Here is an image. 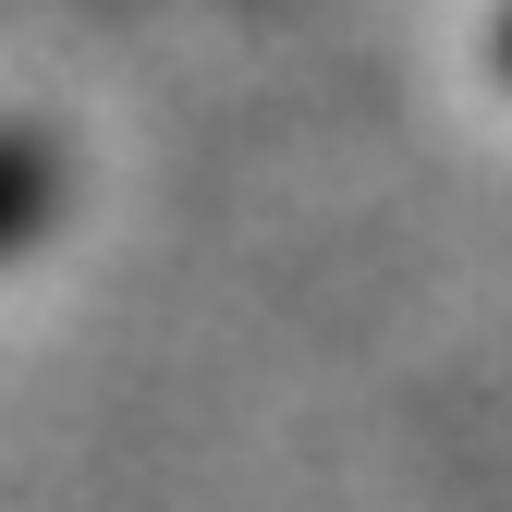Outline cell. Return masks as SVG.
I'll list each match as a JSON object with an SVG mask.
<instances>
[{
	"instance_id": "6da1fadb",
	"label": "cell",
	"mask_w": 512,
	"mask_h": 512,
	"mask_svg": "<svg viewBox=\"0 0 512 512\" xmlns=\"http://www.w3.org/2000/svg\"><path fill=\"white\" fill-rule=\"evenodd\" d=\"M49 220H61V147L25 135V122H0V256H25Z\"/></svg>"
},
{
	"instance_id": "7a4b0ae2",
	"label": "cell",
	"mask_w": 512,
	"mask_h": 512,
	"mask_svg": "<svg viewBox=\"0 0 512 512\" xmlns=\"http://www.w3.org/2000/svg\"><path fill=\"white\" fill-rule=\"evenodd\" d=\"M500 74H512V13H500Z\"/></svg>"
}]
</instances>
